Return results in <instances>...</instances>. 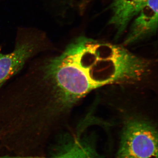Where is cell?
Masks as SVG:
<instances>
[{
    "instance_id": "cell-5",
    "label": "cell",
    "mask_w": 158,
    "mask_h": 158,
    "mask_svg": "<svg viewBox=\"0 0 158 158\" xmlns=\"http://www.w3.org/2000/svg\"><path fill=\"white\" fill-rule=\"evenodd\" d=\"M148 0H112V16L109 24L116 30L120 37L126 31L130 23L146 4Z\"/></svg>"
},
{
    "instance_id": "cell-7",
    "label": "cell",
    "mask_w": 158,
    "mask_h": 158,
    "mask_svg": "<svg viewBox=\"0 0 158 158\" xmlns=\"http://www.w3.org/2000/svg\"><path fill=\"white\" fill-rule=\"evenodd\" d=\"M0 158H35L32 156H23L17 155H2L0 156Z\"/></svg>"
},
{
    "instance_id": "cell-1",
    "label": "cell",
    "mask_w": 158,
    "mask_h": 158,
    "mask_svg": "<svg viewBox=\"0 0 158 158\" xmlns=\"http://www.w3.org/2000/svg\"><path fill=\"white\" fill-rule=\"evenodd\" d=\"M57 57L73 106L98 88L135 85L141 79L140 59L123 46L80 36Z\"/></svg>"
},
{
    "instance_id": "cell-2",
    "label": "cell",
    "mask_w": 158,
    "mask_h": 158,
    "mask_svg": "<svg viewBox=\"0 0 158 158\" xmlns=\"http://www.w3.org/2000/svg\"><path fill=\"white\" fill-rule=\"evenodd\" d=\"M117 158H158V131L151 122L131 117L123 123Z\"/></svg>"
},
{
    "instance_id": "cell-4",
    "label": "cell",
    "mask_w": 158,
    "mask_h": 158,
    "mask_svg": "<svg viewBox=\"0 0 158 158\" xmlns=\"http://www.w3.org/2000/svg\"><path fill=\"white\" fill-rule=\"evenodd\" d=\"M158 1L148 0L131 21L124 45H129L151 37L158 29Z\"/></svg>"
},
{
    "instance_id": "cell-6",
    "label": "cell",
    "mask_w": 158,
    "mask_h": 158,
    "mask_svg": "<svg viewBox=\"0 0 158 158\" xmlns=\"http://www.w3.org/2000/svg\"><path fill=\"white\" fill-rule=\"evenodd\" d=\"M49 158H107L100 154L88 137L75 136L62 144L59 152Z\"/></svg>"
},
{
    "instance_id": "cell-3",
    "label": "cell",
    "mask_w": 158,
    "mask_h": 158,
    "mask_svg": "<svg viewBox=\"0 0 158 158\" xmlns=\"http://www.w3.org/2000/svg\"><path fill=\"white\" fill-rule=\"evenodd\" d=\"M46 49L45 39L35 34L18 38L11 52L3 54L0 49V88L21 70L29 60Z\"/></svg>"
}]
</instances>
